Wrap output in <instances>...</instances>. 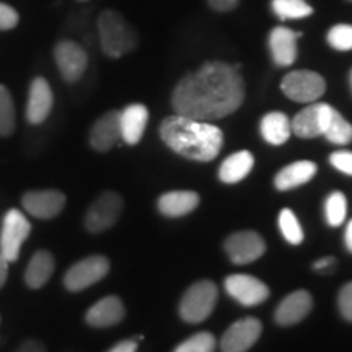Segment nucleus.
I'll list each match as a JSON object with an SVG mask.
<instances>
[{
    "label": "nucleus",
    "instance_id": "f257e3e1",
    "mask_svg": "<svg viewBox=\"0 0 352 352\" xmlns=\"http://www.w3.org/2000/svg\"><path fill=\"white\" fill-rule=\"evenodd\" d=\"M243 100L245 82L239 67L214 60L179 80L171 95V107L182 116L214 121L235 113Z\"/></svg>",
    "mask_w": 352,
    "mask_h": 352
},
{
    "label": "nucleus",
    "instance_id": "f03ea898",
    "mask_svg": "<svg viewBox=\"0 0 352 352\" xmlns=\"http://www.w3.org/2000/svg\"><path fill=\"white\" fill-rule=\"evenodd\" d=\"M160 138L171 151L195 162L214 160L223 145V134L217 126L176 113L162 122Z\"/></svg>",
    "mask_w": 352,
    "mask_h": 352
},
{
    "label": "nucleus",
    "instance_id": "7ed1b4c3",
    "mask_svg": "<svg viewBox=\"0 0 352 352\" xmlns=\"http://www.w3.org/2000/svg\"><path fill=\"white\" fill-rule=\"evenodd\" d=\"M98 34L101 50L108 57L118 59L138 47V33L121 13L104 10L98 16Z\"/></svg>",
    "mask_w": 352,
    "mask_h": 352
},
{
    "label": "nucleus",
    "instance_id": "20e7f679",
    "mask_svg": "<svg viewBox=\"0 0 352 352\" xmlns=\"http://www.w3.org/2000/svg\"><path fill=\"white\" fill-rule=\"evenodd\" d=\"M217 298V285L212 280H199L184 292L179 302V316L186 323H202L212 315Z\"/></svg>",
    "mask_w": 352,
    "mask_h": 352
},
{
    "label": "nucleus",
    "instance_id": "39448f33",
    "mask_svg": "<svg viewBox=\"0 0 352 352\" xmlns=\"http://www.w3.org/2000/svg\"><path fill=\"white\" fill-rule=\"evenodd\" d=\"M284 95L297 103H315L327 90V82L311 70H294L280 83Z\"/></svg>",
    "mask_w": 352,
    "mask_h": 352
},
{
    "label": "nucleus",
    "instance_id": "423d86ee",
    "mask_svg": "<svg viewBox=\"0 0 352 352\" xmlns=\"http://www.w3.org/2000/svg\"><path fill=\"white\" fill-rule=\"evenodd\" d=\"M124 208L122 197L114 191H107L96 197L85 215V228L90 233H101L118 222Z\"/></svg>",
    "mask_w": 352,
    "mask_h": 352
},
{
    "label": "nucleus",
    "instance_id": "0eeeda50",
    "mask_svg": "<svg viewBox=\"0 0 352 352\" xmlns=\"http://www.w3.org/2000/svg\"><path fill=\"white\" fill-rule=\"evenodd\" d=\"M30 232H32V223L28 222V219L20 210H8L3 217L2 235H0V254L8 263L19 259L21 245L28 239Z\"/></svg>",
    "mask_w": 352,
    "mask_h": 352
},
{
    "label": "nucleus",
    "instance_id": "6e6552de",
    "mask_svg": "<svg viewBox=\"0 0 352 352\" xmlns=\"http://www.w3.org/2000/svg\"><path fill=\"white\" fill-rule=\"evenodd\" d=\"M109 272L108 258L95 254L74 264L64 276V285L70 292H80L100 283Z\"/></svg>",
    "mask_w": 352,
    "mask_h": 352
},
{
    "label": "nucleus",
    "instance_id": "1a4fd4ad",
    "mask_svg": "<svg viewBox=\"0 0 352 352\" xmlns=\"http://www.w3.org/2000/svg\"><path fill=\"white\" fill-rule=\"evenodd\" d=\"M263 331L261 321L254 316H246L232 324L220 340L222 352H246L256 344Z\"/></svg>",
    "mask_w": 352,
    "mask_h": 352
},
{
    "label": "nucleus",
    "instance_id": "9d476101",
    "mask_svg": "<svg viewBox=\"0 0 352 352\" xmlns=\"http://www.w3.org/2000/svg\"><path fill=\"white\" fill-rule=\"evenodd\" d=\"M223 284L228 296L243 307H256L270 297V287L254 276L232 274Z\"/></svg>",
    "mask_w": 352,
    "mask_h": 352
},
{
    "label": "nucleus",
    "instance_id": "9b49d317",
    "mask_svg": "<svg viewBox=\"0 0 352 352\" xmlns=\"http://www.w3.org/2000/svg\"><path fill=\"white\" fill-rule=\"evenodd\" d=\"M331 111L333 107H329L328 103L308 104L290 121L292 134H296L300 139H314L323 135Z\"/></svg>",
    "mask_w": 352,
    "mask_h": 352
},
{
    "label": "nucleus",
    "instance_id": "f8f14e48",
    "mask_svg": "<svg viewBox=\"0 0 352 352\" xmlns=\"http://www.w3.org/2000/svg\"><path fill=\"white\" fill-rule=\"evenodd\" d=\"M226 252L232 263L250 264L263 256L266 243L256 232H236L226 240Z\"/></svg>",
    "mask_w": 352,
    "mask_h": 352
},
{
    "label": "nucleus",
    "instance_id": "ddd939ff",
    "mask_svg": "<svg viewBox=\"0 0 352 352\" xmlns=\"http://www.w3.org/2000/svg\"><path fill=\"white\" fill-rule=\"evenodd\" d=\"M54 59L60 76L65 82L70 83L77 82L88 65L85 50L74 41H60L54 47Z\"/></svg>",
    "mask_w": 352,
    "mask_h": 352
},
{
    "label": "nucleus",
    "instance_id": "4468645a",
    "mask_svg": "<svg viewBox=\"0 0 352 352\" xmlns=\"http://www.w3.org/2000/svg\"><path fill=\"white\" fill-rule=\"evenodd\" d=\"M64 192L57 189H44V191H28L21 197V204L26 212L36 219L57 217L65 208Z\"/></svg>",
    "mask_w": 352,
    "mask_h": 352
},
{
    "label": "nucleus",
    "instance_id": "2eb2a0df",
    "mask_svg": "<svg viewBox=\"0 0 352 352\" xmlns=\"http://www.w3.org/2000/svg\"><path fill=\"white\" fill-rule=\"evenodd\" d=\"M311 305H314V298L307 290H296L279 303L274 314L276 323L280 327H292V324L300 323L310 314Z\"/></svg>",
    "mask_w": 352,
    "mask_h": 352
},
{
    "label": "nucleus",
    "instance_id": "dca6fc26",
    "mask_svg": "<svg viewBox=\"0 0 352 352\" xmlns=\"http://www.w3.org/2000/svg\"><path fill=\"white\" fill-rule=\"evenodd\" d=\"M54 96L46 78L38 77L32 82L28 95V104H26V120L32 124H41L50 116Z\"/></svg>",
    "mask_w": 352,
    "mask_h": 352
},
{
    "label": "nucleus",
    "instance_id": "f3484780",
    "mask_svg": "<svg viewBox=\"0 0 352 352\" xmlns=\"http://www.w3.org/2000/svg\"><path fill=\"white\" fill-rule=\"evenodd\" d=\"M302 33H296L285 26H276L270 34V50L272 60L279 67H289L297 59V39Z\"/></svg>",
    "mask_w": 352,
    "mask_h": 352
},
{
    "label": "nucleus",
    "instance_id": "a211bd4d",
    "mask_svg": "<svg viewBox=\"0 0 352 352\" xmlns=\"http://www.w3.org/2000/svg\"><path fill=\"white\" fill-rule=\"evenodd\" d=\"M121 139L120 111H109L95 122L90 131V145L96 152H108Z\"/></svg>",
    "mask_w": 352,
    "mask_h": 352
},
{
    "label": "nucleus",
    "instance_id": "6ab92c4d",
    "mask_svg": "<svg viewBox=\"0 0 352 352\" xmlns=\"http://www.w3.org/2000/svg\"><path fill=\"white\" fill-rule=\"evenodd\" d=\"M126 310L121 298L116 296H109L101 298L94 307L88 308L85 320L94 328H109L121 323L124 318Z\"/></svg>",
    "mask_w": 352,
    "mask_h": 352
},
{
    "label": "nucleus",
    "instance_id": "aec40b11",
    "mask_svg": "<svg viewBox=\"0 0 352 352\" xmlns=\"http://www.w3.org/2000/svg\"><path fill=\"white\" fill-rule=\"evenodd\" d=\"M148 122V109L140 103H134L126 107L120 113L121 139L126 144L135 145L142 139L145 127Z\"/></svg>",
    "mask_w": 352,
    "mask_h": 352
},
{
    "label": "nucleus",
    "instance_id": "412c9836",
    "mask_svg": "<svg viewBox=\"0 0 352 352\" xmlns=\"http://www.w3.org/2000/svg\"><path fill=\"white\" fill-rule=\"evenodd\" d=\"M199 195L195 191H171L158 197L157 208L165 217H183L199 206Z\"/></svg>",
    "mask_w": 352,
    "mask_h": 352
},
{
    "label": "nucleus",
    "instance_id": "4be33fe9",
    "mask_svg": "<svg viewBox=\"0 0 352 352\" xmlns=\"http://www.w3.org/2000/svg\"><path fill=\"white\" fill-rule=\"evenodd\" d=\"M316 166L310 160H298L296 164H290L279 171L274 178V184L279 191H289V189H296L303 186L310 182L316 175Z\"/></svg>",
    "mask_w": 352,
    "mask_h": 352
},
{
    "label": "nucleus",
    "instance_id": "5701e85b",
    "mask_svg": "<svg viewBox=\"0 0 352 352\" xmlns=\"http://www.w3.org/2000/svg\"><path fill=\"white\" fill-rule=\"evenodd\" d=\"M254 166V157L252 152L240 151L227 157L219 168L220 182L226 184H235L245 179L252 173Z\"/></svg>",
    "mask_w": 352,
    "mask_h": 352
},
{
    "label": "nucleus",
    "instance_id": "b1692460",
    "mask_svg": "<svg viewBox=\"0 0 352 352\" xmlns=\"http://www.w3.org/2000/svg\"><path fill=\"white\" fill-rule=\"evenodd\" d=\"M54 272V258L46 250H39L30 259L25 271V283L30 289H41Z\"/></svg>",
    "mask_w": 352,
    "mask_h": 352
},
{
    "label": "nucleus",
    "instance_id": "393cba45",
    "mask_svg": "<svg viewBox=\"0 0 352 352\" xmlns=\"http://www.w3.org/2000/svg\"><path fill=\"white\" fill-rule=\"evenodd\" d=\"M261 135L267 144L271 145H283L289 140L292 134V126L290 120L284 113L272 111L263 116L261 120Z\"/></svg>",
    "mask_w": 352,
    "mask_h": 352
},
{
    "label": "nucleus",
    "instance_id": "a878e982",
    "mask_svg": "<svg viewBox=\"0 0 352 352\" xmlns=\"http://www.w3.org/2000/svg\"><path fill=\"white\" fill-rule=\"evenodd\" d=\"M323 135L331 144L347 145L352 142V124L342 118V114L338 109L333 108Z\"/></svg>",
    "mask_w": 352,
    "mask_h": 352
},
{
    "label": "nucleus",
    "instance_id": "bb28decb",
    "mask_svg": "<svg viewBox=\"0 0 352 352\" xmlns=\"http://www.w3.org/2000/svg\"><path fill=\"white\" fill-rule=\"evenodd\" d=\"M272 12L280 20H300L314 13L305 0H272Z\"/></svg>",
    "mask_w": 352,
    "mask_h": 352
},
{
    "label": "nucleus",
    "instance_id": "cd10ccee",
    "mask_svg": "<svg viewBox=\"0 0 352 352\" xmlns=\"http://www.w3.org/2000/svg\"><path fill=\"white\" fill-rule=\"evenodd\" d=\"M347 215V199L341 191H334L324 201V217L329 227H340Z\"/></svg>",
    "mask_w": 352,
    "mask_h": 352
},
{
    "label": "nucleus",
    "instance_id": "c85d7f7f",
    "mask_svg": "<svg viewBox=\"0 0 352 352\" xmlns=\"http://www.w3.org/2000/svg\"><path fill=\"white\" fill-rule=\"evenodd\" d=\"M279 228L284 239L290 245H300L303 241V230L294 210L283 209L279 214Z\"/></svg>",
    "mask_w": 352,
    "mask_h": 352
},
{
    "label": "nucleus",
    "instance_id": "c756f323",
    "mask_svg": "<svg viewBox=\"0 0 352 352\" xmlns=\"http://www.w3.org/2000/svg\"><path fill=\"white\" fill-rule=\"evenodd\" d=\"M15 129V108L10 91L0 85V135H10Z\"/></svg>",
    "mask_w": 352,
    "mask_h": 352
},
{
    "label": "nucleus",
    "instance_id": "7c9ffc66",
    "mask_svg": "<svg viewBox=\"0 0 352 352\" xmlns=\"http://www.w3.org/2000/svg\"><path fill=\"white\" fill-rule=\"evenodd\" d=\"M215 351V338L208 331L197 333L195 336L188 338L182 344L176 346L173 352H214Z\"/></svg>",
    "mask_w": 352,
    "mask_h": 352
},
{
    "label": "nucleus",
    "instance_id": "2f4dec72",
    "mask_svg": "<svg viewBox=\"0 0 352 352\" xmlns=\"http://www.w3.org/2000/svg\"><path fill=\"white\" fill-rule=\"evenodd\" d=\"M328 44L336 51L352 50V25H336L328 32Z\"/></svg>",
    "mask_w": 352,
    "mask_h": 352
},
{
    "label": "nucleus",
    "instance_id": "473e14b6",
    "mask_svg": "<svg viewBox=\"0 0 352 352\" xmlns=\"http://www.w3.org/2000/svg\"><path fill=\"white\" fill-rule=\"evenodd\" d=\"M329 164L341 173L352 176V152L349 151H338L329 155Z\"/></svg>",
    "mask_w": 352,
    "mask_h": 352
},
{
    "label": "nucleus",
    "instance_id": "72a5a7b5",
    "mask_svg": "<svg viewBox=\"0 0 352 352\" xmlns=\"http://www.w3.org/2000/svg\"><path fill=\"white\" fill-rule=\"evenodd\" d=\"M338 307H340L342 318L352 323V283L346 284L344 287L340 290V296H338Z\"/></svg>",
    "mask_w": 352,
    "mask_h": 352
},
{
    "label": "nucleus",
    "instance_id": "f704fd0d",
    "mask_svg": "<svg viewBox=\"0 0 352 352\" xmlns=\"http://www.w3.org/2000/svg\"><path fill=\"white\" fill-rule=\"evenodd\" d=\"M19 23V13L15 8L0 3V30H12Z\"/></svg>",
    "mask_w": 352,
    "mask_h": 352
},
{
    "label": "nucleus",
    "instance_id": "c9c22d12",
    "mask_svg": "<svg viewBox=\"0 0 352 352\" xmlns=\"http://www.w3.org/2000/svg\"><path fill=\"white\" fill-rule=\"evenodd\" d=\"M209 7L215 12L226 13V12H232L239 7L240 0H208Z\"/></svg>",
    "mask_w": 352,
    "mask_h": 352
},
{
    "label": "nucleus",
    "instance_id": "e433bc0d",
    "mask_svg": "<svg viewBox=\"0 0 352 352\" xmlns=\"http://www.w3.org/2000/svg\"><path fill=\"white\" fill-rule=\"evenodd\" d=\"M15 352H46V347L41 341H36V340H28L25 342H21L19 346V349Z\"/></svg>",
    "mask_w": 352,
    "mask_h": 352
},
{
    "label": "nucleus",
    "instance_id": "4c0bfd02",
    "mask_svg": "<svg viewBox=\"0 0 352 352\" xmlns=\"http://www.w3.org/2000/svg\"><path fill=\"white\" fill-rule=\"evenodd\" d=\"M108 352H138V341L135 340H124L114 344Z\"/></svg>",
    "mask_w": 352,
    "mask_h": 352
},
{
    "label": "nucleus",
    "instance_id": "58836bf2",
    "mask_svg": "<svg viewBox=\"0 0 352 352\" xmlns=\"http://www.w3.org/2000/svg\"><path fill=\"white\" fill-rule=\"evenodd\" d=\"M334 263H336V259H334L333 256L321 258V259H318V261L314 263V270L320 271V272H328L334 266Z\"/></svg>",
    "mask_w": 352,
    "mask_h": 352
},
{
    "label": "nucleus",
    "instance_id": "ea45409f",
    "mask_svg": "<svg viewBox=\"0 0 352 352\" xmlns=\"http://www.w3.org/2000/svg\"><path fill=\"white\" fill-rule=\"evenodd\" d=\"M8 263L6 258L2 256V254H0V289L3 287V284H6V280H7V276H8Z\"/></svg>",
    "mask_w": 352,
    "mask_h": 352
},
{
    "label": "nucleus",
    "instance_id": "a19ab883",
    "mask_svg": "<svg viewBox=\"0 0 352 352\" xmlns=\"http://www.w3.org/2000/svg\"><path fill=\"white\" fill-rule=\"evenodd\" d=\"M344 243H346V248L349 250L352 253V220L349 223H347L346 227V232H344Z\"/></svg>",
    "mask_w": 352,
    "mask_h": 352
},
{
    "label": "nucleus",
    "instance_id": "79ce46f5",
    "mask_svg": "<svg viewBox=\"0 0 352 352\" xmlns=\"http://www.w3.org/2000/svg\"><path fill=\"white\" fill-rule=\"evenodd\" d=\"M351 87H352V70H351Z\"/></svg>",
    "mask_w": 352,
    "mask_h": 352
}]
</instances>
